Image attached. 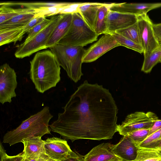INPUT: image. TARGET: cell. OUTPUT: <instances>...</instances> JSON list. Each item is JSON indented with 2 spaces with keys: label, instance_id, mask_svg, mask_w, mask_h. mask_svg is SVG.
Instances as JSON below:
<instances>
[{
  "label": "cell",
  "instance_id": "18",
  "mask_svg": "<svg viewBox=\"0 0 161 161\" xmlns=\"http://www.w3.org/2000/svg\"><path fill=\"white\" fill-rule=\"evenodd\" d=\"M104 4L99 3H82L79 7L78 13L93 30L98 10Z\"/></svg>",
  "mask_w": 161,
  "mask_h": 161
},
{
  "label": "cell",
  "instance_id": "8",
  "mask_svg": "<svg viewBox=\"0 0 161 161\" xmlns=\"http://www.w3.org/2000/svg\"><path fill=\"white\" fill-rule=\"evenodd\" d=\"M137 16V24L141 45L143 50L144 57L149 55L159 44L154 35L153 22L147 14Z\"/></svg>",
  "mask_w": 161,
  "mask_h": 161
},
{
  "label": "cell",
  "instance_id": "3",
  "mask_svg": "<svg viewBox=\"0 0 161 161\" xmlns=\"http://www.w3.org/2000/svg\"><path fill=\"white\" fill-rule=\"evenodd\" d=\"M53 116L48 107H45L40 111L23 121L15 129L8 131L4 135L3 142L11 146L22 142L23 140L33 137H42L50 134L49 123Z\"/></svg>",
  "mask_w": 161,
  "mask_h": 161
},
{
  "label": "cell",
  "instance_id": "1",
  "mask_svg": "<svg viewBox=\"0 0 161 161\" xmlns=\"http://www.w3.org/2000/svg\"><path fill=\"white\" fill-rule=\"evenodd\" d=\"M63 108L49 126L65 139H110L117 132V107L109 90L102 85L85 80Z\"/></svg>",
  "mask_w": 161,
  "mask_h": 161
},
{
  "label": "cell",
  "instance_id": "27",
  "mask_svg": "<svg viewBox=\"0 0 161 161\" xmlns=\"http://www.w3.org/2000/svg\"><path fill=\"white\" fill-rule=\"evenodd\" d=\"M161 138V129L152 134L138 147L156 150Z\"/></svg>",
  "mask_w": 161,
  "mask_h": 161
},
{
  "label": "cell",
  "instance_id": "41",
  "mask_svg": "<svg viewBox=\"0 0 161 161\" xmlns=\"http://www.w3.org/2000/svg\"><path fill=\"white\" fill-rule=\"evenodd\" d=\"M158 151L159 154L161 156V150H158Z\"/></svg>",
  "mask_w": 161,
  "mask_h": 161
},
{
  "label": "cell",
  "instance_id": "26",
  "mask_svg": "<svg viewBox=\"0 0 161 161\" xmlns=\"http://www.w3.org/2000/svg\"><path fill=\"white\" fill-rule=\"evenodd\" d=\"M110 34L113 36L120 46H123L131 49L140 53H143V49L140 45L124 36L117 32H114L110 33Z\"/></svg>",
  "mask_w": 161,
  "mask_h": 161
},
{
  "label": "cell",
  "instance_id": "32",
  "mask_svg": "<svg viewBox=\"0 0 161 161\" xmlns=\"http://www.w3.org/2000/svg\"><path fill=\"white\" fill-rule=\"evenodd\" d=\"M0 161H23L25 159L23 152L14 156L8 155L5 150L2 143H0Z\"/></svg>",
  "mask_w": 161,
  "mask_h": 161
},
{
  "label": "cell",
  "instance_id": "20",
  "mask_svg": "<svg viewBox=\"0 0 161 161\" xmlns=\"http://www.w3.org/2000/svg\"><path fill=\"white\" fill-rule=\"evenodd\" d=\"M34 9L19 14L0 24V30L23 26L35 16Z\"/></svg>",
  "mask_w": 161,
  "mask_h": 161
},
{
  "label": "cell",
  "instance_id": "40",
  "mask_svg": "<svg viewBox=\"0 0 161 161\" xmlns=\"http://www.w3.org/2000/svg\"><path fill=\"white\" fill-rule=\"evenodd\" d=\"M110 161H122L121 159H120L119 158H117L114 160H112Z\"/></svg>",
  "mask_w": 161,
  "mask_h": 161
},
{
  "label": "cell",
  "instance_id": "11",
  "mask_svg": "<svg viewBox=\"0 0 161 161\" xmlns=\"http://www.w3.org/2000/svg\"><path fill=\"white\" fill-rule=\"evenodd\" d=\"M72 151L67 142L63 139L53 137L44 140V154L55 161L65 159Z\"/></svg>",
  "mask_w": 161,
  "mask_h": 161
},
{
  "label": "cell",
  "instance_id": "25",
  "mask_svg": "<svg viewBox=\"0 0 161 161\" xmlns=\"http://www.w3.org/2000/svg\"><path fill=\"white\" fill-rule=\"evenodd\" d=\"M135 161H161V156L156 150L138 147Z\"/></svg>",
  "mask_w": 161,
  "mask_h": 161
},
{
  "label": "cell",
  "instance_id": "24",
  "mask_svg": "<svg viewBox=\"0 0 161 161\" xmlns=\"http://www.w3.org/2000/svg\"><path fill=\"white\" fill-rule=\"evenodd\" d=\"M0 6V24L19 14L34 9L27 8L14 9L10 7L3 5Z\"/></svg>",
  "mask_w": 161,
  "mask_h": 161
},
{
  "label": "cell",
  "instance_id": "34",
  "mask_svg": "<svg viewBox=\"0 0 161 161\" xmlns=\"http://www.w3.org/2000/svg\"><path fill=\"white\" fill-rule=\"evenodd\" d=\"M45 17H35L32 19L27 24L23 26V32L25 34L37 24L41 22Z\"/></svg>",
  "mask_w": 161,
  "mask_h": 161
},
{
  "label": "cell",
  "instance_id": "42",
  "mask_svg": "<svg viewBox=\"0 0 161 161\" xmlns=\"http://www.w3.org/2000/svg\"><path fill=\"white\" fill-rule=\"evenodd\" d=\"M30 161H37V160L35 159H31L29 160Z\"/></svg>",
  "mask_w": 161,
  "mask_h": 161
},
{
  "label": "cell",
  "instance_id": "33",
  "mask_svg": "<svg viewBox=\"0 0 161 161\" xmlns=\"http://www.w3.org/2000/svg\"><path fill=\"white\" fill-rule=\"evenodd\" d=\"M81 3H70L69 4L64 7L59 14L78 13V8Z\"/></svg>",
  "mask_w": 161,
  "mask_h": 161
},
{
  "label": "cell",
  "instance_id": "12",
  "mask_svg": "<svg viewBox=\"0 0 161 161\" xmlns=\"http://www.w3.org/2000/svg\"><path fill=\"white\" fill-rule=\"evenodd\" d=\"M137 20V16L135 15L109 9L108 15L107 33L115 32L131 26L136 23Z\"/></svg>",
  "mask_w": 161,
  "mask_h": 161
},
{
  "label": "cell",
  "instance_id": "19",
  "mask_svg": "<svg viewBox=\"0 0 161 161\" xmlns=\"http://www.w3.org/2000/svg\"><path fill=\"white\" fill-rule=\"evenodd\" d=\"M112 3H104L99 8L94 23L93 30L99 36L108 32V15Z\"/></svg>",
  "mask_w": 161,
  "mask_h": 161
},
{
  "label": "cell",
  "instance_id": "15",
  "mask_svg": "<svg viewBox=\"0 0 161 161\" xmlns=\"http://www.w3.org/2000/svg\"><path fill=\"white\" fill-rule=\"evenodd\" d=\"M41 138L33 137L23 140L22 142L24 148L22 152L25 158L37 160L41 155L44 153V141Z\"/></svg>",
  "mask_w": 161,
  "mask_h": 161
},
{
  "label": "cell",
  "instance_id": "46",
  "mask_svg": "<svg viewBox=\"0 0 161 161\" xmlns=\"http://www.w3.org/2000/svg\"></svg>",
  "mask_w": 161,
  "mask_h": 161
},
{
  "label": "cell",
  "instance_id": "36",
  "mask_svg": "<svg viewBox=\"0 0 161 161\" xmlns=\"http://www.w3.org/2000/svg\"><path fill=\"white\" fill-rule=\"evenodd\" d=\"M60 161H84V156L77 152L72 151L70 155Z\"/></svg>",
  "mask_w": 161,
  "mask_h": 161
},
{
  "label": "cell",
  "instance_id": "28",
  "mask_svg": "<svg viewBox=\"0 0 161 161\" xmlns=\"http://www.w3.org/2000/svg\"><path fill=\"white\" fill-rule=\"evenodd\" d=\"M115 32L141 45L137 22Z\"/></svg>",
  "mask_w": 161,
  "mask_h": 161
},
{
  "label": "cell",
  "instance_id": "29",
  "mask_svg": "<svg viewBox=\"0 0 161 161\" xmlns=\"http://www.w3.org/2000/svg\"><path fill=\"white\" fill-rule=\"evenodd\" d=\"M67 5L46 7L34 9L36 13L35 17L46 18L59 14L61 11Z\"/></svg>",
  "mask_w": 161,
  "mask_h": 161
},
{
  "label": "cell",
  "instance_id": "38",
  "mask_svg": "<svg viewBox=\"0 0 161 161\" xmlns=\"http://www.w3.org/2000/svg\"><path fill=\"white\" fill-rule=\"evenodd\" d=\"M37 161H55L44 153L41 155L39 157Z\"/></svg>",
  "mask_w": 161,
  "mask_h": 161
},
{
  "label": "cell",
  "instance_id": "7",
  "mask_svg": "<svg viewBox=\"0 0 161 161\" xmlns=\"http://www.w3.org/2000/svg\"><path fill=\"white\" fill-rule=\"evenodd\" d=\"M158 118L153 112H136L128 115L118 127L117 132L123 136L141 129H150Z\"/></svg>",
  "mask_w": 161,
  "mask_h": 161
},
{
  "label": "cell",
  "instance_id": "23",
  "mask_svg": "<svg viewBox=\"0 0 161 161\" xmlns=\"http://www.w3.org/2000/svg\"><path fill=\"white\" fill-rule=\"evenodd\" d=\"M69 3H53V2H33V3H1L0 5L10 7L13 6H21L26 8L36 9L54 6L67 5Z\"/></svg>",
  "mask_w": 161,
  "mask_h": 161
},
{
  "label": "cell",
  "instance_id": "31",
  "mask_svg": "<svg viewBox=\"0 0 161 161\" xmlns=\"http://www.w3.org/2000/svg\"><path fill=\"white\" fill-rule=\"evenodd\" d=\"M51 20V19L45 18L41 22L33 27L28 33V36L24 42L29 40L41 31L48 25Z\"/></svg>",
  "mask_w": 161,
  "mask_h": 161
},
{
  "label": "cell",
  "instance_id": "45",
  "mask_svg": "<svg viewBox=\"0 0 161 161\" xmlns=\"http://www.w3.org/2000/svg\"><path fill=\"white\" fill-rule=\"evenodd\" d=\"M161 44V43H160V44ZM160 44H159V45H160Z\"/></svg>",
  "mask_w": 161,
  "mask_h": 161
},
{
  "label": "cell",
  "instance_id": "43",
  "mask_svg": "<svg viewBox=\"0 0 161 161\" xmlns=\"http://www.w3.org/2000/svg\"><path fill=\"white\" fill-rule=\"evenodd\" d=\"M23 161H30V160L25 158Z\"/></svg>",
  "mask_w": 161,
  "mask_h": 161
},
{
  "label": "cell",
  "instance_id": "6",
  "mask_svg": "<svg viewBox=\"0 0 161 161\" xmlns=\"http://www.w3.org/2000/svg\"><path fill=\"white\" fill-rule=\"evenodd\" d=\"M62 16V14H59L51 17L50 22L43 29L29 40L24 42L19 46L15 52V57L22 58L39 50L46 49L47 42Z\"/></svg>",
  "mask_w": 161,
  "mask_h": 161
},
{
  "label": "cell",
  "instance_id": "14",
  "mask_svg": "<svg viewBox=\"0 0 161 161\" xmlns=\"http://www.w3.org/2000/svg\"><path fill=\"white\" fill-rule=\"evenodd\" d=\"M161 7V3H112L110 10L138 16L147 14L149 11Z\"/></svg>",
  "mask_w": 161,
  "mask_h": 161
},
{
  "label": "cell",
  "instance_id": "35",
  "mask_svg": "<svg viewBox=\"0 0 161 161\" xmlns=\"http://www.w3.org/2000/svg\"><path fill=\"white\" fill-rule=\"evenodd\" d=\"M152 27L155 37L159 45L161 42V23H153Z\"/></svg>",
  "mask_w": 161,
  "mask_h": 161
},
{
  "label": "cell",
  "instance_id": "39",
  "mask_svg": "<svg viewBox=\"0 0 161 161\" xmlns=\"http://www.w3.org/2000/svg\"><path fill=\"white\" fill-rule=\"evenodd\" d=\"M161 149V138L160 139L158 145L156 149V150H158Z\"/></svg>",
  "mask_w": 161,
  "mask_h": 161
},
{
  "label": "cell",
  "instance_id": "44",
  "mask_svg": "<svg viewBox=\"0 0 161 161\" xmlns=\"http://www.w3.org/2000/svg\"><path fill=\"white\" fill-rule=\"evenodd\" d=\"M159 63H161V59H160V60Z\"/></svg>",
  "mask_w": 161,
  "mask_h": 161
},
{
  "label": "cell",
  "instance_id": "9",
  "mask_svg": "<svg viewBox=\"0 0 161 161\" xmlns=\"http://www.w3.org/2000/svg\"><path fill=\"white\" fill-rule=\"evenodd\" d=\"M18 83L14 69L7 63L1 65L0 68V102L10 103L12 98L15 97V92Z\"/></svg>",
  "mask_w": 161,
  "mask_h": 161
},
{
  "label": "cell",
  "instance_id": "22",
  "mask_svg": "<svg viewBox=\"0 0 161 161\" xmlns=\"http://www.w3.org/2000/svg\"><path fill=\"white\" fill-rule=\"evenodd\" d=\"M161 59V44L148 56L144 57L141 71L145 73H150L153 67Z\"/></svg>",
  "mask_w": 161,
  "mask_h": 161
},
{
  "label": "cell",
  "instance_id": "2",
  "mask_svg": "<svg viewBox=\"0 0 161 161\" xmlns=\"http://www.w3.org/2000/svg\"><path fill=\"white\" fill-rule=\"evenodd\" d=\"M30 63V78L38 92L44 93L60 80V66L50 50L37 52Z\"/></svg>",
  "mask_w": 161,
  "mask_h": 161
},
{
  "label": "cell",
  "instance_id": "17",
  "mask_svg": "<svg viewBox=\"0 0 161 161\" xmlns=\"http://www.w3.org/2000/svg\"><path fill=\"white\" fill-rule=\"evenodd\" d=\"M61 18L54 29L46 45L49 48L57 44L68 32L71 25L72 14H62Z\"/></svg>",
  "mask_w": 161,
  "mask_h": 161
},
{
  "label": "cell",
  "instance_id": "13",
  "mask_svg": "<svg viewBox=\"0 0 161 161\" xmlns=\"http://www.w3.org/2000/svg\"><path fill=\"white\" fill-rule=\"evenodd\" d=\"M111 150L122 161H135L137 156L138 147L125 136L118 143L112 144Z\"/></svg>",
  "mask_w": 161,
  "mask_h": 161
},
{
  "label": "cell",
  "instance_id": "30",
  "mask_svg": "<svg viewBox=\"0 0 161 161\" xmlns=\"http://www.w3.org/2000/svg\"><path fill=\"white\" fill-rule=\"evenodd\" d=\"M149 129H141L131 132L126 136L138 147L148 136Z\"/></svg>",
  "mask_w": 161,
  "mask_h": 161
},
{
  "label": "cell",
  "instance_id": "16",
  "mask_svg": "<svg viewBox=\"0 0 161 161\" xmlns=\"http://www.w3.org/2000/svg\"><path fill=\"white\" fill-rule=\"evenodd\" d=\"M112 145L103 143L95 147L84 156V161H110L118 158L112 151Z\"/></svg>",
  "mask_w": 161,
  "mask_h": 161
},
{
  "label": "cell",
  "instance_id": "37",
  "mask_svg": "<svg viewBox=\"0 0 161 161\" xmlns=\"http://www.w3.org/2000/svg\"><path fill=\"white\" fill-rule=\"evenodd\" d=\"M161 129V119H158L154 123L152 127L150 129L148 136Z\"/></svg>",
  "mask_w": 161,
  "mask_h": 161
},
{
  "label": "cell",
  "instance_id": "4",
  "mask_svg": "<svg viewBox=\"0 0 161 161\" xmlns=\"http://www.w3.org/2000/svg\"><path fill=\"white\" fill-rule=\"evenodd\" d=\"M49 48L70 79L75 83L80 80L83 75L81 65L86 50L84 47L57 43Z\"/></svg>",
  "mask_w": 161,
  "mask_h": 161
},
{
  "label": "cell",
  "instance_id": "21",
  "mask_svg": "<svg viewBox=\"0 0 161 161\" xmlns=\"http://www.w3.org/2000/svg\"><path fill=\"white\" fill-rule=\"evenodd\" d=\"M23 27L0 30V46L21 41L25 35Z\"/></svg>",
  "mask_w": 161,
  "mask_h": 161
},
{
  "label": "cell",
  "instance_id": "5",
  "mask_svg": "<svg viewBox=\"0 0 161 161\" xmlns=\"http://www.w3.org/2000/svg\"><path fill=\"white\" fill-rule=\"evenodd\" d=\"M98 36L78 13L72 14L69 28L58 43L83 47L97 40Z\"/></svg>",
  "mask_w": 161,
  "mask_h": 161
},
{
  "label": "cell",
  "instance_id": "10",
  "mask_svg": "<svg viewBox=\"0 0 161 161\" xmlns=\"http://www.w3.org/2000/svg\"><path fill=\"white\" fill-rule=\"evenodd\" d=\"M119 46L120 45L111 34H105L97 42L85 50L82 63L95 61L108 51Z\"/></svg>",
  "mask_w": 161,
  "mask_h": 161
}]
</instances>
